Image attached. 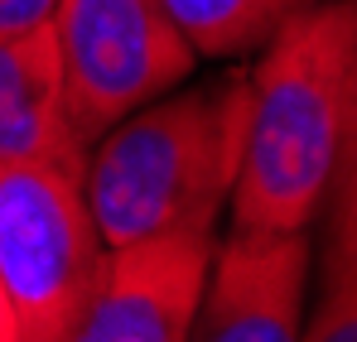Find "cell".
I'll list each match as a JSON object with an SVG mask.
<instances>
[{"instance_id": "obj_1", "label": "cell", "mask_w": 357, "mask_h": 342, "mask_svg": "<svg viewBox=\"0 0 357 342\" xmlns=\"http://www.w3.org/2000/svg\"><path fill=\"white\" fill-rule=\"evenodd\" d=\"M357 63V0L295 10L251 77L246 150L232 188V227L304 231L328 203Z\"/></svg>"}, {"instance_id": "obj_2", "label": "cell", "mask_w": 357, "mask_h": 342, "mask_svg": "<svg viewBox=\"0 0 357 342\" xmlns=\"http://www.w3.org/2000/svg\"><path fill=\"white\" fill-rule=\"evenodd\" d=\"M251 77L232 72L183 97H155L97 135L82 198L107 251L165 236L218 231L246 150Z\"/></svg>"}, {"instance_id": "obj_3", "label": "cell", "mask_w": 357, "mask_h": 342, "mask_svg": "<svg viewBox=\"0 0 357 342\" xmlns=\"http://www.w3.org/2000/svg\"><path fill=\"white\" fill-rule=\"evenodd\" d=\"M107 270L82 173L0 160V294L20 342H63Z\"/></svg>"}, {"instance_id": "obj_4", "label": "cell", "mask_w": 357, "mask_h": 342, "mask_svg": "<svg viewBox=\"0 0 357 342\" xmlns=\"http://www.w3.org/2000/svg\"><path fill=\"white\" fill-rule=\"evenodd\" d=\"M49 24L68 77V111L87 150L121 116L174 92L198 58L160 0H59Z\"/></svg>"}, {"instance_id": "obj_5", "label": "cell", "mask_w": 357, "mask_h": 342, "mask_svg": "<svg viewBox=\"0 0 357 342\" xmlns=\"http://www.w3.org/2000/svg\"><path fill=\"white\" fill-rule=\"evenodd\" d=\"M218 231H165L107 251V270L63 342H183Z\"/></svg>"}, {"instance_id": "obj_6", "label": "cell", "mask_w": 357, "mask_h": 342, "mask_svg": "<svg viewBox=\"0 0 357 342\" xmlns=\"http://www.w3.org/2000/svg\"><path fill=\"white\" fill-rule=\"evenodd\" d=\"M309 289L304 231L232 227L208 265L183 342H299Z\"/></svg>"}, {"instance_id": "obj_7", "label": "cell", "mask_w": 357, "mask_h": 342, "mask_svg": "<svg viewBox=\"0 0 357 342\" xmlns=\"http://www.w3.org/2000/svg\"><path fill=\"white\" fill-rule=\"evenodd\" d=\"M0 160H49L87 169V140L68 111V77L54 24L0 34Z\"/></svg>"}, {"instance_id": "obj_8", "label": "cell", "mask_w": 357, "mask_h": 342, "mask_svg": "<svg viewBox=\"0 0 357 342\" xmlns=\"http://www.w3.org/2000/svg\"><path fill=\"white\" fill-rule=\"evenodd\" d=\"M188 49L203 58H241L261 49L295 10L314 0H160Z\"/></svg>"}, {"instance_id": "obj_9", "label": "cell", "mask_w": 357, "mask_h": 342, "mask_svg": "<svg viewBox=\"0 0 357 342\" xmlns=\"http://www.w3.org/2000/svg\"><path fill=\"white\" fill-rule=\"evenodd\" d=\"M333 217H328V265H357V63H353V97H348V125L338 169L328 183Z\"/></svg>"}, {"instance_id": "obj_10", "label": "cell", "mask_w": 357, "mask_h": 342, "mask_svg": "<svg viewBox=\"0 0 357 342\" xmlns=\"http://www.w3.org/2000/svg\"><path fill=\"white\" fill-rule=\"evenodd\" d=\"M299 342H357V265H324V299Z\"/></svg>"}, {"instance_id": "obj_11", "label": "cell", "mask_w": 357, "mask_h": 342, "mask_svg": "<svg viewBox=\"0 0 357 342\" xmlns=\"http://www.w3.org/2000/svg\"><path fill=\"white\" fill-rule=\"evenodd\" d=\"M54 5L59 0H0V34H20V29L49 24Z\"/></svg>"}, {"instance_id": "obj_12", "label": "cell", "mask_w": 357, "mask_h": 342, "mask_svg": "<svg viewBox=\"0 0 357 342\" xmlns=\"http://www.w3.org/2000/svg\"><path fill=\"white\" fill-rule=\"evenodd\" d=\"M0 342H20V333H15V318H10V309H5V294H0Z\"/></svg>"}]
</instances>
